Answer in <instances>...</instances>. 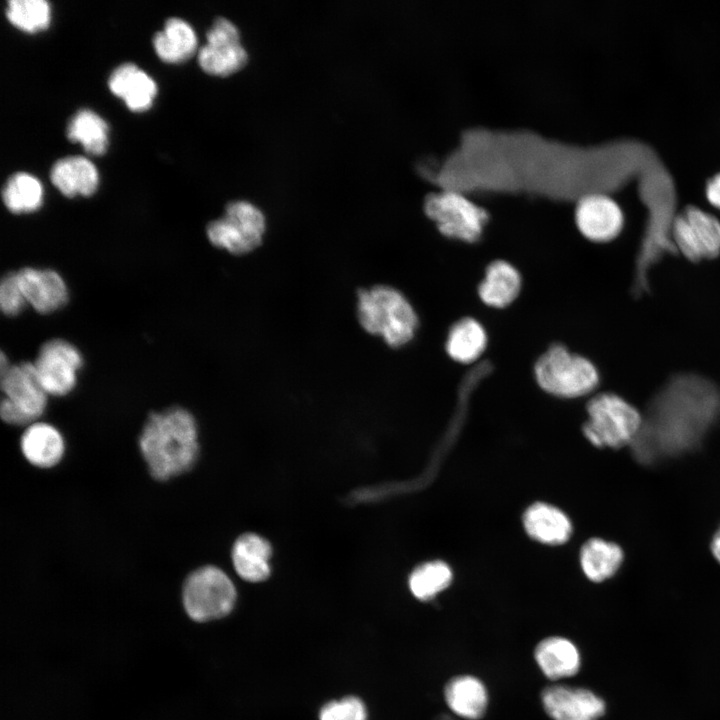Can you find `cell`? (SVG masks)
Instances as JSON below:
<instances>
[{
  "mask_svg": "<svg viewBox=\"0 0 720 720\" xmlns=\"http://www.w3.org/2000/svg\"><path fill=\"white\" fill-rule=\"evenodd\" d=\"M720 419V386L705 375H671L649 401L631 443L642 463L693 449Z\"/></svg>",
  "mask_w": 720,
  "mask_h": 720,
  "instance_id": "6da1fadb",
  "label": "cell"
},
{
  "mask_svg": "<svg viewBox=\"0 0 720 720\" xmlns=\"http://www.w3.org/2000/svg\"><path fill=\"white\" fill-rule=\"evenodd\" d=\"M150 475L166 481L189 471L199 454L193 415L182 407L150 414L138 439Z\"/></svg>",
  "mask_w": 720,
  "mask_h": 720,
  "instance_id": "7a4b0ae2",
  "label": "cell"
},
{
  "mask_svg": "<svg viewBox=\"0 0 720 720\" xmlns=\"http://www.w3.org/2000/svg\"><path fill=\"white\" fill-rule=\"evenodd\" d=\"M357 314L368 333L382 337L393 348L410 342L418 325L408 299L397 289L384 285L359 291Z\"/></svg>",
  "mask_w": 720,
  "mask_h": 720,
  "instance_id": "3957f363",
  "label": "cell"
},
{
  "mask_svg": "<svg viewBox=\"0 0 720 720\" xmlns=\"http://www.w3.org/2000/svg\"><path fill=\"white\" fill-rule=\"evenodd\" d=\"M535 377L543 390L564 398L584 396L599 383L594 364L561 345L550 347L538 359Z\"/></svg>",
  "mask_w": 720,
  "mask_h": 720,
  "instance_id": "277c9868",
  "label": "cell"
},
{
  "mask_svg": "<svg viewBox=\"0 0 720 720\" xmlns=\"http://www.w3.org/2000/svg\"><path fill=\"white\" fill-rule=\"evenodd\" d=\"M587 412L589 419L584 425V434L599 447L620 448L631 444L641 428L642 414L613 393L593 397Z\"/></svg>",
  "mask_w": 720,
  "mask_h": 720,
  "instance_id": "5b68a950",
  "label": "cell"
},
{
  "mask_svg": "<svg viewBox=\"0 0 720 720\" xmlns=\"http://www.w3.org/2000/svg\"><path fill=\"white\" fill-rule=\"evenodd\" d=\"M183 605L188 616L206 622L228 615L236 602V589L220 568L207 565L191 572L184 581Z\"/></svg>",
  "mask_w": 720,
  "mask_h": 720,
  "instance_id": "8992f818",
  "label": "cell"
},
{
  "mask_svg": "<svg viewBox=\"0 0 720 720\" xmlns=\"http://www.w3.org/2000/svg\"><path fill=\"white\" fill-rule=\"evenodd\" d=\"M265 230L263 212L249 201L237 200L226 205L221 218L207 225L206 234L215 247L242 255L262 243Z\"/></svg>",
  "mask_w": 720,
  "mask_h": 720,
  "instance_id": "52a82bcc",
  "label": "cell"
},
{
  "mask_svg": "<svg viewBox=\"0 0 720 720\" xmlns=\"http://www.w3.org/2000/svg\"><path fill=\"white\" fill-rule=\"evenodd\" d=\"M2 419L11 425H30L47 406V393L42 388L33 363L9 365L1 372Z\"/></svg>",
  "mask_w": 720,
  "mask_h": 720,
  "instance_id": "ba28073f",
  "label": "cell"
},
{
  "mask_svg": "<svg viewBox=\"0 0 720 720\" xmlns=\"http://www.w3.org/2000/svg\"><path fill=\"white\" fill-rule=\"evenodd\" d=\"M672 241L686 260L699 263L720 256V221L695 206L676 213L672 225Z\"/></svg>",
  "mask_w": 720,
  "mask_h": 720,
  "instance_id": "9c48e42d",
  "label": "cell"
},
{
  "mask_svg": "<svg viewBox=\"0 0 720 720\" xmlns=\"http://www.w3.org/2000/svg\"><path fill=\"white\" fill-rule=\"evenodd\" d=\"M427 215L447 237L473 242L482 232L486 213L455 192L431 195L425 202Z\"/></svg>",
  "mask_w": 720,
  "mask_h": 720,
  "instance_id": "30bf717a",
  "label": "cell"
},
{
  "mask_svg": "<svg viewBox=\"0 0 720 720\" xmlns=\"http://www.w3.org/2000/svg\"><path fill=\"white\" fill-rule=\"evenodd\" d=\"M82 364L79 350L63 339L44 343L33 363L42 388L53 396H65L74 389Z\"/></svg>",
  "mask_w": 720,
  "mask_h": 720,
  "instance_id": "8fae6325",
  "label": "cell"
},
{
  "mask_svg": "<svg viewBox=\"0 0 720 720\" xmlns=\"http://www.w3.org/2000/svg\"><path fill=\"white\" fill-rule=\"evenodd\" d=\"M540 701L551 720H599L606 713L605 701L584 687L549 685L541 691Z\"/></svg>",
  "mask_w": 720,
  "mask_h": 720,
  "instance_id": "7c38bea8",
  "label": "cell"
},
{
  "mask_svg": "<svg viewBox=\"0 0 720 720\" xmlns=\"http://www.w3.org/2000/svg\"><path fill=\"white\" fill-rule=\"evenodd\" d=\"M575 220L581 234L597 243L615 239L624 226V215L614 199L603 193L583 196L575 211Z\"/></svg>",
  "mask_w": 720,
  "mask_h": 720,
  "instance_id": "4fadbf2b",
  "label": "cell"
},
{
  "mask_svg": "<svg viewBox=\"0 0 720 720\" xmlns=\"http://www.w3.org/2000/svg\"><path fill=\"white\" fill-rule=\"evenodd\" d=\"M16 275L27 304L37 312L48 314L66 304L68 288L58 272L26 267L17 271Z\"/></svg>",
  "mask_w": 720,
  "mask_h": 720,
  "instance_id": "5bb4252c",
  "label": "cell"
},
{
  "mask_svg": "<svg viewBox=\"0 0 720 720\" xmlns=\"http://www.w3.org/2000/svg\"><path fill=\"white\" fill-rule=\"evenodd\" d=\"M107 84L111 93L122 99L132 112L149 110L158 91L154 79L136 64L130 62L114 68L109 75Z\"/></svg>",
  "mask_w": 720,
  "mask_h": 720,
  "instance_id": "9a60e30c",
  "label": "cell"
},
{
  "mask_svg": "<svg viewBox=\"0 0 720 720\" xmlns=\"http://www.w3.org/2000/svg\"><path fill=\"white\" fill-rule=\"evenodd\" d=\"M447 708L464 720L482 719L489 706V692L485 683L472 674L451 677L443 689Z\"/></svg>",
  "mask_w": 720,
  "mask_h": 720,
  "instance_id": "2e32d148",
  "label": "cell"
},
{
  "mask_svg": "<svg viewBox=\"0 0 720 720\" xmlns=\"http://www.w3.org/2000/svg\"><path fill=\"white\" fill-rule=\"evenodd\" d=\"M533 657L541 673L551 681L575 676L581 668V654L569 638L551 635L535 646Z\"/></svg>",
  "mask_w": 720,
  "mask_h": 720,
  "instance_id": "e0dca14e",
  "label": "cell"
},
{
  "mask_svg": "<svg viewBox=\"0 0 720 720\" xmlns=\"http://www.w3.org/2000/svg\"><path fill=\"white\" fill-rule=\"evenodd\" d=\"M52 185L65 197H89L99 185L96 166L80 155L66 156L54 162L50 169Z\"/></svg>",
  "mask_w": 720,
  "mask_h": 720,
  "instance_id": "ac0fdd59",
  "label": "cell"
},
{
  "mask_svg": "<svg viewBox=\"0 0 720 720\" xmlns=\"http://www.w3.org/2000/svg\"><path fill=\"white\" fill-rule=\"evenodd\" d=\"M20 450L31 465L49 469L62 460L65 441L55 426L45 422H33L20 437Z\"/></svg>",
  "mask_w": 720,
  "mask_h": 720,
  "instance_id": "d6986e66",
  "label": "cell"
},
{
  "mask_svg": "<svg viewBox=\"0 0 720 720\" xmlns=\"http://www.w3.org/2000/svg\"><path fill=\"white\" fill-rule=\"evenodd\" d=\"M152 44L161 61L181 64L195 54L198 39L188 22L179 17H170L164 22L163 29L153 35Z\"/></svg>",
  "mask_w": 720,
  "mask_h": 720,
  "instance_id": "ffe728a7",
  "label": "cell"
},
{
  "mask_svg": "<svg viewBox=\"0 0 720 720\" xmlns=\"http://www.w3.org/2000/svg\"><path fill=\"white\" fill-rule=\"evenodd\" d=\"M271 546L253 533L241 535L232 548V561L238 575L249 582H260L270 575Z\"/></svg>",
  "mask_w": 720,
  "mask_h": 720,
  "instance_id": "44dd1931",
  "label": "cell"
},
{
  "mask_svg": "<svg viewBox=\"0 0 720 720\" xmlns=\"http://www.w3.org/2000/svg\"><path fill=\"white\" fill-rule=\"evenodd\" d=\"M521 289L518 270L504 260L492 262L479 285L478 293L483 303L493 308H504L517 298Z\"/></svg>",
  "mask_w": 720,
  "mask_h": 720,
  "instance_id": "7402d4cb",
  "label": "cell"
},
{
  "mask_svg": "<svg viewBox=\"0 0 720 720\" xmlns=\"http://www.w3.org/2000/svg\"><path fill=\"white\" fill-rule=\"evenodd\" d=\"M523 522L532 538L546 544L563 543L571 533V524L567 516L559 509L544 503H536L529 507L524 514Z\"/></svg>",
  "mask_w": 720,
  "mask_h": 720,
  "instance_id": "603a6c76",
  "label": "cell"
},
{
  "mask_svg": "<svg viewBox=\"0 0 720 720\" xmlns=\"http://www.w3.org/2000/svg\"><path fill=\"white\" fill-rule=\"evenodd\" d=\"M66 137L79 143L87 154L101 156L109 146V126L96 112L83 108L68 121Z\"/></svg>",
  "mask_w": 720,
  "mask_h": 720,
  "instance_id": "cb8c5ba5",
  "label": "cell"
},
{
  "mask_svg": "<svg viewBox=\"0 0 720 720\" xmlns=\"http://www.w3.org/2000/svg\"><path fill=\"white\" fill-rule=\"evenodd\" d=\"M487 346V334L481 323L473 318H463L450 329L446 351L456 362L469 364L476 361Z\"/></svg>",
  "mask_w": 720,
  "mask_h": 720,
  "instance_id": "d4e9b609",
  "label": "cell"
},
{
  "mask_svg": "<svg viewBox=\"0 0 720 720\" xmlns=\"http://www.w3.org/2000/svg\"><path fill=\"white\" fill-rule=\"evenodd\" d=\"M44 189L40 180L27 172L10 175L2 188V200L13 214H29L43 204Z\"/></svg>",
  "mask_w": 720,
  "mask_h": 720,
  "instance_id": "484cf974",
  "label": "cell"
},
{
  "mask_svg": "<svg viewBox=\"0 0 720 720\" xmlns=\"http://www.w3.org/2000/svg\"><path fill=\"white\" fill-rule=\"evenodd\" d=\"M623 560L621 548L611 542L594 538L587 541L580 554L585 575L594 582H602L613 576Z\"/></svg>",
  "mask_w": 720,
  "mask_h": 720,
  "instance_id": "4316f807",
  "label": "cell"
},
{
  "mask_svg": "<svg viewBox=\"0 0 720 720\" xmlns=\"http://www.w3.org/2000/svg\"><path fill=\"white\" fill-rule=\"evenodd\" d=\"M248 52L241 43L203 45L197 54L200 68L218 77L232 75L246 66Z\"/></svg>",
  "mask_w": 720,
  "mask_h": 720,
  "instance_id": "83f0119b",
  "label": "cell"
},
{
  "mask_svg": "<svg viewBox=\"0 0 720 720\" xmlns=\"http://www.w3.org/2000/svg\"><path fill=\"white\" fill-rule=\"evenodd\" d=\"M5 15L15 28L33 34L49 27L51 7L45 0H10Z\"/></svg>",
  "mask_w": 720,
  "mask_h": 720,
  "instance_id": "f1b7e54d",
  "label": "cell"
},
{
  "mask_svg": "<svg viewBox=\"0 0 720 720\" xmlns=\"http://www.w3.org/2000/svg\"><path fill=\"white\" fill-rule=\"evenodd\" d=\"M452 580L448 565L441 561L425 563L417 567L409 578V588L419 600L428 601L445 590Z\"/></svg>",
  "mask_w": 720,
  "mask_h": 720,
  "instance_id": "f546056e",
  "label": "cell"
},
{
  "mask_svg": "<svg viewBox=\"0 0 720 720\" xmlns=\"http://www.w3.org/2000/svg\"><path fill=\"white\" fill-rule=\"evenodd\" d=\"M365 703L356 696L332 700L322 706L319 720H367Z\"/></svg>",
  "mask_w": 720,
  "mask_h": 720,
  "instance_id": "4dcf8cb0",
  "label": "cell"
},
{
  "mask_svg": "<svg viewBox=\"0 0 720 720\" xmlns=\"http://www.w3.org/2000/svg\"><path fill=\"white\" fill-rule=\"evenodd\" d=\"M27 305L16 272L7 273L0 284V306L7 316H16Z\"/></svg>",
  "mask_w": 720,
  "mask_h": 720,
  "instance_id": "1f68e13d",
  "label": "cell"
},
{
  "mask_svg": "<svg viewBox=\"0 0 720 720\" xmlns=\"http://www.w3.org/2000/svg\"><path fill=\"white\" fill-rule=\"evenodd\" d=\"M206 41L208 44L241 43L240 30L229 19L217 17L206 32Z\"/></svg>",
  "mask_w": 720,
  "mask_h": 720,
  "instance_id": "d6a6232c",
  "label": "cell"
},
{
  "mask_svg": "<svg viewBox=\"0 0 720 720\" xmlns=\"http://www.w3.org/2000/svg\"><path fill=\"white\" fill-rule=\"evenodd\" d=\"M706 197L716 208L720 209V173H717L707 182Z\"/></svg>",
  "mask_w": 720,
  "mask_h": 720,
  "instance_id": "836d02e7",
  "label": "cell"
},
{
  "mask_svg": "<svg viewBox=\"0 0 720 720\" xmlns=\"http://www.w3.org/2000/svg\"><path fill=\"white\" fill-rule=\"evenodd\" d=\"M711 549L714 557L720 562V528L713 537Z\"/></svg>",
  "mask_w": 720,
  "mask_h": 720,
  "instance_id": "e575fe53",
  "label": "cell"
}]
</instances>
